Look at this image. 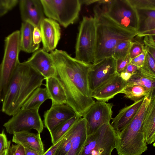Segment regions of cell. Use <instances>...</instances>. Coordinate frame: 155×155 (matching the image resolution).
<instances>
[{
    "label": "cell",
    "mask_w": 155,
    "mask_h": 155,
    "mask_svg": "<svg viewBox=\"0 0 155 155\" xmlns=\"http://www.w3.org/2000/svg\"><path fill=\"white\" fill-rule=\"evenodd\" d=\"M50 54L55 69L54 77L63 89L67 104L82 117L95 102L91 97L87 74L92 64L79 61L66 51L55 49Z\"/></svg>",
    "instance_id": "obj_1"
},
{
    "label": "cell",
    "mask_w": 155,
    "mask_h": 155,
    "mask_svg": "<svg viewBox=\"0 0 155 155\" xmlns=\"http://www.w3.org/2000/svg\"><path fill=\"white\" fill-rule=\"evenodd\" d=\"M45 79L25 61L20 63L8 85L2 102V111L10 116L15 114Z\"/></svg>",
    "instance_id": "obj_2"
},
{
    "label": "cell",
    "mask_w": 155,
    "mask_h": 155,
    "mask_svg": "<svg viewBox=\"0 0 155 155\" xmlns=\"http://www.w3.org/2000/svg\"><path fill=\"white\" fill-rule=\"evenodd\" d=\"M94 17L96 29L94 63L111 57L114 49L119 43L132 40L137 35L136 32L121 27L104 13H94Z\"/></svg>",
    "instance_id": "obj_3"
},
{
    "label": "cell",
    "mask_w": 155,
    "mask_h": 155,
    "mask_svg": "<svg viewBox=\"0 0 155 155\" xmlns=\"http://www.w3.org/2000/svg\"><path fill=\"white\" fill-rule=\"evenodd\" d=\"M151 96L144 97L134 117L124 129L117 134L115 149L118 155H141L147 150L142 124Z\"/></svg>",
    "instance_id": "obj_4"
},
{
    "label": "cell",
    "mask_w": 155,
    "mask_h": 155,
    "mask_svg": "<svg viewBox=\"0 0 155 155\" xmlns=\"http://www.w3.org/2000/svg\"><path fill=\"white\" fill-rule=\"evenodd\" d=\"M3 57L0 64V103H2L8 85L20 63V31L16 30L5 37Z\"/></svg>",
    "instance_id": "obj_5"
},
{
    "label": "cell",
    "mask_w": 155,
    "mask_h": 155,
    "mask_svg": "<svg viewBox=\"0 0 155 155\" xmlns=\"http://www.w3.org/2000/svg\"><path fill=\"white\" fill-rule=\"evenodd\" d=\"M96 44L95 19L91 16H83L79 26L75 58L87 64H94Z\"/></svg>",
    "instance_id": "obj_6"
},
{
    "label": "cell",
    "mask_w": 155,
    "mask_h": 155,
    "mask_svg": "<svg viewBox=\"0 0 155 155\" xmlns=\"http://www.w3.org/2000/svg\"><path fill=\"white\" fill-rule=\"evenodd\" d=\"M45 15L67 28L79 18L81 4L80 0H41Z\"/></svg>",
    "instance_id": "obj_7"
},
{
    "label": "cell",
    "mask_w": 155,
    "mask_h": 155,
    "mask_svg": "<svg viewBox=\"0 0 155 155\" xmlns=\"http://www.w3.org/2000/svg\"><path fill=\"white\" fill-rule=\"evenodd\" d=\"M117 134L110 122L102 124L94 133L87 136L78 155H111L116 148Z\"/></svg>",
    "instance_id": "obj_8"
},
{
    "label": "cell",
    "mask_w": 155,
    "mask_h": 155,
    "mask_svg": "<svg viewBox=\"0 0 155 155\" xmlns=\"http://www.w3.org/2000/svg\"><path fill=\"white\" fill-rule=\"evenodd\" d=\"M39 108H21L4 124L6 132L13 134L33 129L40 134L43 131L44 124L39 114Z\"/></svg>",
    "instance_id": "obj_9"
},
{
    "label": "cell",
    "mask_w": 155,
    "mask_h": 155,
    "mask_svg": "<svg viewBox=\"0 0 155 155\" xmlns=\"http://www.w3.org/2000/svg\"><path fill=\"white\" fill-rule=\"evenodd\" d=\"M104 13L121 27L137 33L138 15L136 8L129 0H112Z\"/></svg>",
    "instance_id": "obj_10"
},
{
    "label": "cell",
    "mask_w": 155,
    "mask_h": 155,
    "mask_svg": "<svg viewBox=\"0 0 155 155\" xmlns=\"http://www.w3.org/2000/svg\"><path fill=\"white\" fill-rule=\"evenodd\" d=\"M113 104L97 101L83 114L86 121L87 136L92 134L103 124L112 119Z\"/></svg>",
    "instance_id": "obj_11"
},
{
    "label": "cell",
    "mask_w": 155,
    "mask_h": 155,
    "mask_svg": "<svg viewBox=\"0 0 155 155\" xmlns=\"http://www.w3.org/2000/svg\"><path fill=\"white\" fill-rule=\"evenodd\" d=\"M116 60L112 57L92 64L87 74V81L91 93L116 73Z\"/></svg>",
    "instance_id": "obj_12"
},
{
    "label": "cell",
    "mask_w": 155,
    "mask_h": 155,
    "mask_svg": "<svg viewBox=\"0 0 155 155\" xmlns=\"http://www.w3.org/2000/svg\"><path fill=\"white\" fill-rule=\"evenodd\" d=\"M77 114L67 104H52L45 112L44 124L49 132Z\"/></svg>",
    "instance_id": "obj_13"
},
{
    "label": "cell",
    "mask_w": 155,
    "mask_h": 155,
    "mask_svg": "<svg viewBox=\"0 0 155 155\" xmlns=\"http://www.w3.org/2000/svg\"><path fill=\"white\" fill-rule=\"evenodd\" d=\"M43 44L42 49L47 52L56 47L61 37V28L59 23L48 18H44L40 25Z\"/></svg>",
    "instance_id": "obj_14"
},
{
    "label": "cell",
    "mask_w": 155,
    "mask_h": 155,
    "mask_svg": "<svg viewBox=\"0 0 155 155\" xmlns=\"http://www.w3.org/2000/svg\"><path fill=\"white\" fill-rule=\"evenodd\" d=\"M127 85V82L117 73L92 92L91 96L97 101L107 102L120 93Z\"/></svg>",
    "instance_id": "obj_15"
},
{
    "label": "cell",
    "mask_w": 155,
    "mask_h": 155,
    "mask_svg": "<svg viewBox=\"0 0 155 155\" xmlns=\"http://www.w3.org/2000/svg\"><path fill=\"white\" fill-rule=\"evenodd\" d=\"M18 3L23 22H28L40 28V23L45 18L41 0H21Z\"/></svg>",
    "instance_id": "obj_16"
},
{
    "label": "cell",
    "mask_w": 155,
    "mask_h": 155,
    "mask_svg": "<svg viewBox=\"0 0 155 155\" xmlns=\"http://www.w3.org/2000/svg\"><path fill=\"white\" fill-rule=\"evenodd\" d=\"M25 61L43 75L45 79L54 75L55 66L51 54L42 48L38 49L34 52Z\"/></svg>",
    "instance_id": "obj_17"
},
{
    "label": "cell",
    "mask_w": 155,
    "mask_h": 155,
    "mask_svg": "<svg viewBox=\"0 0 155 155\" xmlns=\"http://www.w3.org/2000/svg\"><path fill=\"white\" fill-rule=\"evenodd\" d=\"M71 148L67 155H78L86 141L87 135L86 121L80 118L69 130Z\"/></svg>",
    "instance_id": "obj_18"
},
{
    "label": "cell",
    "mask_w": 155,
    "mask_h": 155,
    "mask_svg": "<svg viewBox=\"0 0 155 155\" xmlns=\"http://www.w3.org/2000/svg\"><path fill=\"white\" fill-rule=\"evenodd\" d=\"M144 97L132 104L126 106L120 110L117 116L112 118L110 124L117 134L124 129L134 117L140 107Z\"/></svg>",
    "instance_id": "obj_19"
},
{
    "label": "cell",
    "mask_w": 155,
    "mask_h": 155,
    "mask_svg": "<svg viewBox=\"0 0 155 155\" xmlns=\"http://www.w3.org/2000/svg\"><path fill=\"white\" fill-rule=\"evenodd\" d=\"M13 134L12 141L16 144L35 151L39 155H42L45 152L44 145L40 134H35L28 131H25L15 133Z\"/></svg>",
    "instance_id": "obj_20"
},
{
    "label": "cell",
    "mask_w": 155,
    "mask_h": 155,
    "mask_svg": "<svg viewBox=\"0 0 155 155\" xmlns=\"http://www.w3.org/2000/svg\"><path fill=\"white\" fill-rule=\"evenodd\" d=\"M136 8L138 17L137 36L155 35V9Z\"/></svg>",
    "instance_id": "obj_21"
},
{
    "label": "cell",
    "mask_w": 155,
    "mask_h": 155,
    "mask_svg": "<svg viewBox=\"0 0 155 155\" xmlns=\"http://www.w3.org/2000/svg\"><path fill=\"white\" fill-rule=\"evenodd\" d=\"M142 130L146 144H151L155 140V95L150 100L143 121Z\"/></svg>",
    "instance_id": "obj_22"
},
{
    "label": "cell",
    "mask_w": 155,
    "mask_h": 155,
    "mask_svg": "<svg viewBox=\"0 0 155 155\" xmlns=\"http://www.w3.org/2000/svg\"><path fill=\"white\" fill-rule=\"evenodd\" d=\"M34 27L30 23L22 22L20 31L21 51L31 53L39 49L40 45H35L33 40V31Z\"/></svg>",
    "instance_id": "obj_23"
},
{
    "label": "cell",
    "mask_w": 155,
    "mask_h": 155,
    "mask_svg": "<svg viewBox=\"0 0 155 155\" xmlns=\"http://www.w3.org/2000/svg\"><path fill=\"white\" fill-rule=\"evenodd\" d=\"M45 86L52 104H67L65 92L57 79L51 77L46 79Z\"/></svg>",
    "instance_id": "obj_24"
},
{
    "label": "cell",
    "mask_w": 155,
    "mask_h": 155,
    "mask_svg": "<svg viewBox=\"0 0 155 155\" xmlns=\"http://www.w3.org/2000/svg\"><path fill=\"white\" fill-rule=\"evenodd\" d=\"M48 99L49 98L46 87H38L33 91L21 108H39L41 104Z\"/></svg>",
    "instance_id": "obj_25"
},
{
    "label": "cell",
    "mask_w": 155,
    "mask_h": 155,
    "mask_svg": "<svg viewBox=\"0 0 155 155\" xmlns=\"http://www.w3.org/2000/svg\"><path fill=\"white\" fill-rule=\"evenodd\" d=\"M153 92L143 87L135 85L127 86L120 93L124 94V97L135 102L153 94Z\"/></svg>",
    "instance_id": "obj_26"
},
{
    "label": "cell",
    "mask_w": 155,
    "mask_h": 155,
    "mask_svg": "<svg viewBox=\"0 0 155 155\" xmlns=\"http://www.w3.org/2000/svg\"><path fill=\"white\" fill-rule=\"evenodd\" d=\"M81 117L80 115L77 114L50 132L52 144H55L60 140Z\"/></svg>",
    "instance_id": "obj_27"
},
{
    "label": "cell",
    "mask_w": 155,
    "mask_h": 155,
    "mask_svg": "<svg viewBox=\"0 0 155 155\" xmlns=\"http://www.w3.org/2000/svg\"><path fill=\"white\" fill-rule=\"evenodd\" d=\"M139 85L154 92L155 79L147 77L141 74L139 70L134 74L127 82V86Z\"/></svg>",
    "instance_id": "obj_28"
},
{
    "label": "cell",
    "mask_w": 155,
    "mask_h": 155,
    "mask_svg": "<svg viewBox=\"0 0 155 155\" xmlns=\"http://www.w3.org/2000/svg\"><path fill=\"white\" fill-rule=\"evenodd\" d=\"M143 66L139 70L142 74L148 77L155 79V59L147 51Z\"/></svg>",
    "instance_id": "obj_29"
},
{
    "label": "cell",
    "mask_w": 155,
    "mask_h": 155,
    "mask_svg": "<svg viewBox=\"0 0 155 155\" xmlns=\"http://www.w3.org/2000/svg\"><path fill=\"white\" fill-rule=\"evenodd\" d=\"M132 42V40H126L119 43L114 49L112 57L116 60L126 57L129 54Z\"/></svg>",
    "instance_id": "obj_30"
},
{
    "label": "cell",
    "mask_w": 155,
    "mask_h": 155,
    "mask_svg": "<svg viewBox=\"0 0 155 155\" xmlns=\"http://www.w3.org/2000/svg\"><path fill=\"white\" fill-rule=\"evenodd\" d=\"M69 130L66 133L64 139L57 149L54 155H67L70 150L71 144Z\"/></svg>",
    "instance_id": "obj_31"
},
{
    "label": "cell",
    "mask_w": 155,
    "mask_h": 155,
    "mask_svg": "<svg viewBox=\"0 0 155 155\" xmlns=\"http://www.w3.org/2000/svg\"><path fill=\"white\" fill-rule=\"evenodd\" d=\"M136 8L155 9V0H129Z\"/></svg>",
    "instance_id": "obj_32"
},
{
    "label": "cell",
    "mask_w": 155,
    "mask_h": 155,
    "mask_svg": "<svg viewBox=\"0 0 155 155\" xmlns=\"http://www.w3.org/2000/svg\"><path fill=\"white\" fill-rule=\"evenodd\" d=\"M19 1L18 0H0V17L12 9Z\"/></svg>",
    "instance_id": "obj_33"
},
{
    "label": "cell",
    "mask_w": 155,
    "mask_h": 155,
    "mask_svg": "<svg viewBox=\"0 0 155 155\" xmlns=\"http://www.w3.org/2000/svg\"><path fill=\"white\" fill-rule=\"evenodd\" d=\"M10 141H8L3 131L0 133V155H9Z\"/></svg>",
    "instance_id": "obj_34"
},
{
    "label": "cell",
    "mask_w": 155,
    "mask_h": 155,
    "mask_svg": "<svg viewBox=\"0 0 155 155\" xmlns=\"http://www.w3.org/2000/svg\"><path fill=\"white\" fill-rule=\"evenodd\" d=\"M145 49V45L142 43L138 41H133L129 52L131 59L141 54Z\"/></svg>",
    "instance_id": "obj_35"
},
{
    "label": "cell",
    "mask_w": 155,
    "mask_h": 155,
    "mask_svg": "<svg viewBox=\"0 0 155 155\" xmlns=\"http://www.w3.org/2000/svg\"><path fill=\"white\" fill-rule=\"evenodd\" d=\"M131 60L129 54L125 57L115 60L117 73L119 74L122 71L126 66L130 62Z\"/></svg>",
    "instance_id": "obj_36"
},
{
    "label": "cell",
    "mask_w": 155,
    "mask_h": 155,
    "mask_svg": "<svg viewBox=\"0 0 155 155\" xmlns=\"http://www.w3.org/2000/svg\"><path fill=\"white\" fill-rule=\"evenodd\" d=\"M145 54L146 51L145 49L141 54L131 59L130 63L139 68H141L144 64Z\"/></svg>",
    "instance_id": "obj_37"
},
{
    "label": "cell",
    "mask_w": 155,
    "mask_h": 155,
    "mask_svg": "<svg viewBox=\"0 0 155 155\" xmlns=\"http://www.w3.org/2000/svg\"><path fill=\"white\" fill-rule=\"evenodd\" d=\"M10 155H25L24 148L20 144H12L9 150Z\"/></svg>",
    "instance_id": "obj_38"
},
{
    "label": "cell",
    "mask_w": 155,
    "mask_h": 155,
    "mask_svg": "<svg viewBox=\"0 0 155 155\" xmlns=\"http://www.w3.org/2000/svg\"><path fill=\"white\" fill-rule=\"evenodd\" d=\"M65 134H66L60 140L55 144H53L42 155H54L57 149L64 139Z\"/></svg>",
    "instance_id": "obj_39"
},
{
    "label": "cell",
    "mask_w": 155,
    "mask_h": 155,
    "mask_svg": "<svg viewBox=\"0 0 155 155\" xmlns=\"http://www.w3.org/2000/svg\"><path fill=\"white\" fill-rule=\"evenodd\" d=\"M33 40L35 45H39L42 41L41 35L39 28L37 27H34L33 31Z\"/></svg>",
    "instance_id": "obj_40"
},
{
    "label": "cell",
    "mask_w": 155,
    "mask_h": 155,
    "mask_svg": "<svg viewBox=\"0 0 155 155\" xmlns=\"http://www.w3.org/2000/svg\"><path fill=\"white\" fill-rule=\"evenodd\" d=\"M155 35H149L144 37L143 41L145 45L155 47Z\"/></svg>",
    "instance_id": "obj_41"
},
{
    "label": "cell",
    "mask_w": 155,
    "mask_h": 155,
    "mask_svg": "<svg viewBox=\"0 0 155 155\" xmlns=\"http://www.w3.org/2000/svg\"><path fill=\"white\" fill-rule=\"evenodd\" d=\"M140 69L135 65L130 63L128 64L122 71H126L132 74H134L137 71Z\"/></svg>",
    "instance_id": "obj_42"
},
{
    "label": "cell",
    "mask_w": 155,
    "mask_h": 155,
    "mask_svg": "<svg viewBox=\"0 0 155 155\" xmlns=\"http://www.w3.org/2000/svg\"><path fill=\"white\" fill-rule=\"evenodd\" d=\"M119 74L121 78L127 82L129 80L133 74L124 71H122Z\"/></svg>",
    "instance_id": "obj_43"
},
{
    "label": "cell",
    "mask_w": 155,
    "mask_h": 155,
    "mask_svg": "<svg viewBox=\"0 0 155 155\" xmlns=\"http://www.w3.org/2000/svg\"><path fill=\"white\" fill-rule=\"evenodd\" d=\"M145 50L148 52L155 59V47L145 45Z\"/></svg>",
    "instance_id": "obj_44"
},
{
    "label": "cell",
    "mask_w": 155,
    "mask_h": 155,
    "mask_svg": "<svg viewBox=\"0 0 155 155\" xmlns=\"http://www.w3.org/2000/svg\"><path fill=\"white\" fill-rule=\"evenodd\" d=\"M24 149L25 155H39L38 152L34 150L26 148H24Z\"/></svg>",
    "instance_id": "obj_45"
},
{
    "label": "cell",
    "mask_w": 155,
    "mask_h": 155,
    "mask_svg": "<svg viewBox=\"0 0 155 155\" xmlns=\"http://www.w3.org/2000/svg\"><path fill=\"white\" fill-rule=\"evenodd\" d=\"M82 5H89L94 3H97L98 0H80Z\"/></svg>",
    "instance_id": "obj_46"
}]
</instances>
